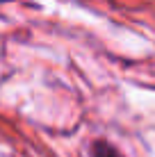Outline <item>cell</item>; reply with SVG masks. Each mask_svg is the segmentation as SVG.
<instances>
[{
	"label": "cell",
	"instance_id": "6da1fadb",
	"mask_svg": "<svg viewBox=\"0 0 155 157\" xmlns=\"http://www.w3.org/2000/svg\"><path fill=\"white\" fill-rule=\"evenodd\" d=\"M91 155L94 157H121L119 150H114L110 144H105V141H96L94 148H91Z\"/></svg>",
	"mask_w": 155,
	"mask_h": 157
}]
</instances>
